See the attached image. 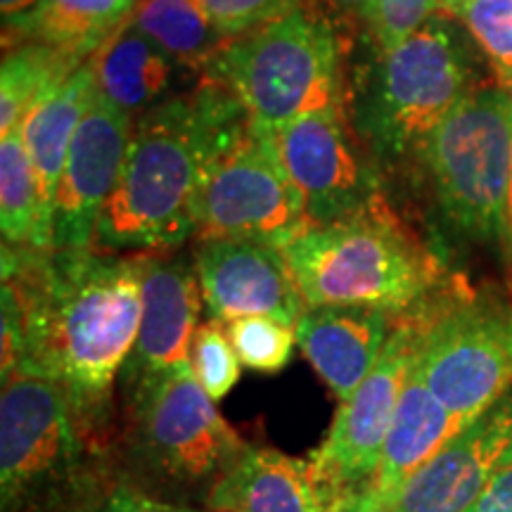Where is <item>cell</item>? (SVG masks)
Here are the masks:
<instances>
[{
    "mask_svg": "<svg viewBox=\"0 0 512 512\" xmlns=\"http://www.w3.org/2000/svg\"><path fill=\"white\" fill-rule=\"evenodd\" d=\"M3 287L22 316L19 373L57 384L83 437L112 451L114 382L143 313V254L3 245Z\"/></svg>",
    "mask_w": 512,
    "mask_h": 512,
    "instance_id": "cell-1",
    "label": "cell"
},
{
    "mask_svg": "<svg viewBox=\"0 0 512 512\" xmlns=\"http://www.w3.org/2000/svg\"><path fill=\"white\" fill-rule=\"evenodd\" d=\"M245 114L226 88L202 79L195 91L171 95L138 117L93 247L112 254H162L195 238L204 171Z\"/></svg>",
    "mask_w": 512,
    "mask_h": 512,
    "instance_id": "cell-2",
    "label": "cell"
},
{
    "mask_svg": "<svg viewBox=\"0 0 512 512\" xmlns=\"http://www.w3.org/2000/svg\"><path fill=\"white\" fill-rule=\"evenodd\" d=\"M121 482L114 451L91 444L62 389L17 373L0 394V510L100 512Z\"/></svg>",
    "mask_w": 512,
    "mask_h": 512,
    "instance_id": "cell-3",
    "label": "cell"
},
{
    "mask_svg": "<svg viewBox=\"0 0 512 512\" xmlns=\"http://www.w3.org/2000/svg\"><path fill=\"white\" fill-rule=\"evenodd\" d=\"M124 392L121 482L150 496L164 491L171 503H207L249 444L216 411L190 361L124 382Z\"/></svg>",
    "mask_w": 512,
    "mask_h": 512,
    "instance_id": "cell-4",
    "label": "cell"
},
{
    "mask_svg": "<svg viewBox=\"0 0 512 512\" xmlns=\"http://www.w3.org/2000/svg\"><path fill=\"white\" fill-rule=\"evenodd\" d=\"M306 309L361 306L396 320L427 309L441 266L384 207L356 219L309 226L283 247Z\"/></svg>",
    "mask_w": 512,
    "mask_h": 512,
    "instance_id": "cell-5",
    "label": "cell"
},
{
    "mask_svg": "<svg viewBox=\"0 0 512 512\" xmlns=\"http://www.w3.org/2000/svg\"><path fill=\"white\" fill-rule=\"evenodd\" d=\"M477 46L444 12L373 64L358 81L347 112L377 164L418 157L441 121L475 93Z\"/></svg>",
    "mask_w": 512,
    "mask_h": 512,
    "instance_id": "cell-6",
    "label": "cell"
},
{
    "mask_svg": "<svg viewBox=\"0 0 512 512\" xmlns=\"http://www.w3.org/2000/svg\"><path fill=\"white\" fill-rule=\"evenodd\" d=\"M268 131L325 112H347L344 50L335 24L302 5L228 38L202 72Z\"/></svg>",
    "mask_w": 512,
    "mask_h": 512,
    "instance_id": "cell-7",
    "label": "cell"
},
{
    "mask_svg": "<svg viewBox=\"0 0 512 512\" xmlns=\"http://www.w3.org/2000/svg\"><path fill=\"white\" fill-rule=\"evenodd\" d=\"M418 159L430 176L441 221L477 247L508 240L512 93L477 88L432 133Z\"/></svg>",
    "mask_w": 512,
    "mask_h": 512,
    "instance_id": "cell-8",
    "label": "cell"
},
{
    "mask_svg": "<svg viewBox=\"0 0 512 512\" xmlns=\"http://www.w3.org/2000/svg\"><path fill=\"white\" fill-rule=\"evenodd\" d=\"M418 316L413 366L465 430L512 389V304L489 292H453Z\"/></svg>",
    "mask_w": 512,
    "mask_h": 512,
    "instance_id": "cell-9",
    "label": "cell"
},
{
    "mask_svg": "<svg viewBox=\"0 0 512 512\" xmlns=\"http://www.w3.org/2000/svg\"><path fill=\"white\" fill-rule=\"evenodd\" d=\"M309 228L275 131L242 117L204 171L195 240H252L283 249Z\"/></svg>",
    "mask_w": 512,
    "mask_h": 512,
    "instance_id": "cell-10",
    "label": "cell"
},
{
    "mask_svg": "<svg viewBox=\"0 0 512 512\" xmlns=\"http://www.w3.org/2000/svg\"><path fill=\"white\" fill-rule=\"evenodd\" d=\"M309 226L356 219L384 207L377 162L349 126L347 112H325L275 131Z\"/></svg>",
    "mask_w": 512,
    "mask_h": 512,
    "instance_id": "cell-11",
    "label": "cell"
},
{
    "mask_svg": "<svg viewBox=\"0 0 512 512\" xmlns=\"http://www.w3.org/2000/svg\"><path fill=\"white\" fill-rule=\"evenodd\" d=\"M420 342V316L396 320L380 361L361 387L339 403L335 420L311 458L354 496L373 489L382 448L399 408Z\"/></svg>",
    "mask_w": 512,
    "mask_h": 512,
    "instance_id": "cell-12",
    "label": "cell"
},
{
    "mask_svg": "<svg viewBox=\"0 0 512 512\" xmlns=\"http://www.w3.org/2000/svg\"><path fill=\"white\" fill-rule=\"evenodd\" d=\"M192 261L211 320L266 316L297 328L304 316L302 292L280 247L252 240H202Z\"/></svg>",
    "mask_w": 512,
    "mask_h": 512,
    "instance_id": "cell-13",
    "label": "cell"
},
{
    "mask_svg": "<svg viewBox=\"0 0 512 512\" xmlns=\"http://www.w3.org/2000/svg\"><path fill=\"white\" fill-rule=\"evenodd\" d=\"M133 121L98 91L83 114L57 190L53 249L93 247L95 228L124 169Z\"/></svg>",
    "mask_w": 512,
    "mask_h": 512,
    "instance_id": "cell-14",
    "label": "cell"
},
{
    "mask_svg": "<svg viewBox=\"0 0 512 512\" xmlns=\"http://www.w3.org/2000/svg\"><path fill=\"white\" fill-rule=\"evenodd\" d=\"M512 465V389L403 484L392 512H465Z\"/></svg>",
    "mask_w": 512,
    "mask_h": 512,
    "instance_id": "cell-15",
    "label": "cell"
},
{
    "mask_svg": "<svg viewBox=\"0 0 512 512\" xmlns=\"http://www.w3.org/2000/svg\"><path fill=\"white\" fill-rule=\"evenodd\" d=\"M358 498L311 456L247 446L204 505L211 512H351Z\"/></svg>",
    "mask_w": 512,
    "mask_h": 512,
    "instance_id": "cell-16",
    "label": "cell"
},
{
    "mask_svg": "<svg viewBox=\"0 0 512 512\" xmlns=\"http://www.w3.org/2000/svg\"><path fill=\"white\" fill-rule=\"evenodd\" d=\"M202 304L195 261L169 252L143 254V313L136 347L121 370L124 382L190 361Z\"/></svg>",
    "mask_w": 512,
    "mask_h": 512,
    "instance_id": "cell-17",
    "label": "cell"
},
{
    "mask_svg": "<svg viewBox=\"0 0 512 512\" xmlns=\"http://www.w3.org/2000/svg\"><path fill=\"white\" fill-rule=\"evenodd\" d=\"M396 318L361 306H318L306 309L294 335L320 380L347 401L380 361Z\"/></svg>",
    "mask_w": 512,
    "mask_h": 512,
    "instance_id": "cell-18",
    "label": "cell"
},
{
    "mask_svg": "<svg viewBox=\"0 0 512 512\" xmlns=\"http://www.w3.org/2000/svg\"><path fill=\"white\" fill-rule=\"evenodd\" d=\"M93 93L95 69L88 60L60 88L38 102L19 126L38 183V230L34 249H53L57 190H60L64 164H67L76 131H79L83 114L91 107Z\"/></svg>",
    "mask_w": 512,
    "mask_h": 512,
    "instance_id": "cell-19",
    "label": "cell"
},
{
    "mask_svg": "<svg viewBox=\"0 0 512 512\" xmlns=\"http://www.w3.org/2000/svg\"><path fill=\"white\" fill-rule=\"evenodd\" d=\"M460 432V425L444 403L430 392L425 380L411 366L403 384L399 408L389 427L382 448L380 470H377L373 494L382 505L392 510L403 484L420 470L427 460L437 456L444 444Z\"/></svg>",
    "mask_w": 512,
    "mask_h": 512,
    "instance_id": "cell-20",
    "label": "cell"
},
{
    "mask_svg": "<svg viewBox=\"0 0 512 512\" xmlns=\"http://www.w3.org/2000/svg\"><path fill=\"white\" fill-rule=\"evenodd\" d=\"M138 0H38L27 15L3 22V48L46 43L88 62L131 19Z\"/></svg>",
    "mask_w": 512,
    "mask_h": 512,
    "instance_id": "cell-21",
    "label": "cell"
},
{
    "mask_svg": "<svg viewBox=\"0 0 512 512\" xmlns=\"http://www.w3.org/2000/svg\"><path fill=\"white\" fill-rule=\"evenodd\" d=\"M95 91L136 121L166 100L181 64L133 27L131 19L91 57Z\"/></svg>",
    "mask_w": 512,
    "mask_h": 512,
    "instance_id": "cell-22",
    "label": "cell"
},
{
    "mask_svg": "<svg viewBox=\"0 0 512 512\" xmlns=\"http://www.w3.org/2000/svg\"><path fill=\"white\" fill-rule=\"evenodd\" d=\"M83 64L86 62L79 57L46 43L5 48L0 67V136L17 131L38 102L60 88Z\"/></svg>",
    "mask_w": 512,
    "mask_h": 512,
    "instance_id": "cell-23",
    "label": "cell"
},
{
    "mask_svg": "<svg viewBox=\"0 0 512 512\" xmlns=\"http://www.w3.org/2000/svg\"><path fill=\"white\" fill-rule=\"evenodd\" d=\"M131 24L181 67L200 72L228 41L195 0H138Z\"/></svg>",
    "mask_w": 512,
    "mask_h": 512,
    "instance_id": "cell-24",
    "label": "cell"
},
{
    "mask_svg": "<svg viewBox=\"0 0 512 512\" xmlns=\"http://www.w3.org/2000/svg\"><path fill=\"white\" fill-rule=\"evenodd\" d=\"M38 230V183L22 131L0 136V233L3 245L34 247Z\"/></svg>",
    "mask_w": 512,
    "mask_h": 512,
    "instance_id": "cell-25",
    "label": "cell"
},
{
    "mask_svg": "<svg viewBox=\"0 0 512 512\" xmlns=\"http://www.w3.org/2000/svg\"><path fill=\"white\" fill-rule=\"evenodd\" d=\"M489 62L498 88L512 93V0H441Z\"/></svg>",
    "mask_w": 512,
    "mask_h": 512,
    "instance_id": "cell-26",
    "label": "cell"
},
{
    "mask_svg": "<svg viewBox=\"0 0 512 512\" xmlns=\"http://www.w3.org/2000/svg\"><path fill=\"white\" fill-rule=\"evenodd\" d=\"M223 325L242 366L271 375L280 373L290 363L297 344V335L290 325L266 316L238 318Z\"/></svg>",
    "mask_w": 512,
    "mask_h": 512,
    "instance_id": "cell-27",
    "label": "cell"
},
{
    "mask_svg": "<svg viewBox=\"0 0 512 512\" xmlns=\"http://www.w3.org/2000/svg\"><path fill=\"white\" fill-rule=\"evenodd\" d=\"M242 363L230 344L226 325L204 320L197 325L190 344V368L211 401H221L240 382Z\"/></svg>",
    "mask_w": 512,
    "mask_h": 512,
    "instance_id": "cell-28",
    "label": "cell"
},
{
    "mask_svg": "<svg viewBox=\"0 0 512 512\" xmlns=\"http://www.w3.org/2000/svg\"><path fill=\"white\" fill-rule=\"evenodd\" d=\"M441 0H377L358 22L366 31L373 57L387 55L408 36L415 34L427 19L441 12Z\"/></svg>",
    "mask_w": 512,
    "mask_h": 512,
    "instance_id": "cell-29",
    "label": "cell"
},
{
    "mask_svg": "<svg viewBox=\"0 0 512 512\" xmlns=\"http://www.w3.org/2000/svg\"><path fill=\"white\" fill-rule=\"evenodd\" d=\"M195 3L223 38H235L302 8L304 0H195Z\"/></svg>",
    "mask_w": 512,
    "mask_h": 512,
    "instance_id": "cell-30",
    "label": "cell"
},
{
    "mask_svg": "<svg viewBox=\"0 0 512 512\" xmlns=\"http://www.w3.org/2000/svg\"><path fill=\"white\" fill-rule=\"evenodd\" d=\"M100 512H211V510H197L192 505H181L164 501V498L150 496L145 491L136 489L133 484L119 482L107 503L102 505Z\"/></svg>",
    "mask_w": 512,
    "mask_h": 512,
    "instance_id": "cell-31",
    "label": "cell"
},
{
    "mask_svg": "<svg viewBox=\"0 0 512 512\" xmlns=\"http://www.w3.org/2000/svg\"><path fill=\"white\" fill-rule=\"evenodd\" d=\"M465 512H512V465L484 489Z\"/></svg>",
    "mask_w": 512,
    "mask_h": 512,
    "instance_id": "cell-32",
    "label": "cell"
},
{
    "mask_svg": "<svg viewBox=\"0 0 512 512\" xmlns=\"http://www.w3.org/2000/svg\"><path fill=\"white\" fill-rule=\"evenodd\" d=\"M38 0H0V12H3V22H10V19H17L27 15L29 10L36 8Z\"/></svg>",
    "mask_w": 512,
    "mask_h": 512,
    "instance_id": "cell-33",
    "label": "cell"
},
{
    "mask_svg": "<svg viewBox=\"0 0 512 512\" xmlns=\"http://www.w3.org/2000/svg\"><path fill=\"white\" fill-rule=\"evenodd\" d=\"M328 3L339 12H347V15L361 19L370 8H373L377 0H328Z\"/></svg>",
    "mask_w": 512,
    "mask_h": 512,
    "instance_id": "cell-34",
    "label": "cell"
},
{
    "mask_svg": "<svg viewBox=\"0 0 512 512\" xmlns=\"http://www.w3.org/2000/svg\"><path fill=\"white\" fill-rule=\"evenodd\" d=\"M351 512H392L387 508V505H382L380 501H377V496L373 494V489L368 491V494H363L358 501L354 503V508H351Z\"/></svg>",
    "mask_w": 512,
    "mask_h": 512,
    "instance_id": "cell-35",
    "label": "cell"
},
{
    "mask_svg": "<svg viewBox=\"0 0 512 512\" xmlns=\"http://www.w3.org/2000/svg\"><path fill=\"white\" fill-rule=\"evenodd\" d=\"M505 256L512 261V171H510V195H508V240H505Z\"/></svg>",
    "mask_w": 512,
    "mask_h": 512,
    "instance_id": "cell-36",
    "label": "cell"
}]
</instances>
